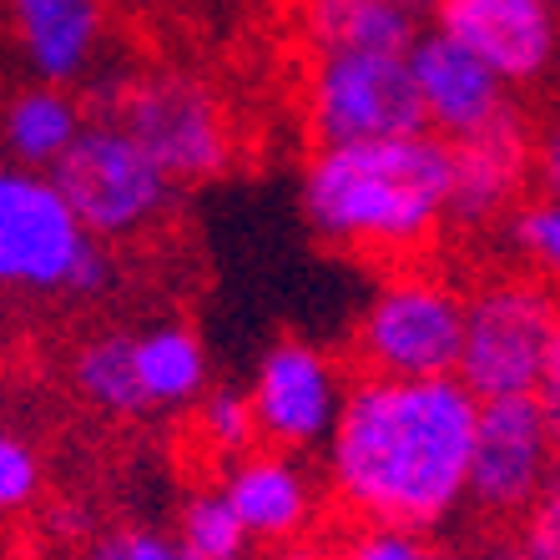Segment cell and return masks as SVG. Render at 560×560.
<instances>
[{
    "label": "cell",
    "mask_w": 560,
    "mask_h": 560,
    "mask_svg": "<svg viewBox=\"0 0 560 560\" xmlns=\"http://www.w3.org/2000/svg\"><path fill=\"white\" fill-rule=\"evenodd\" d=\"M343 560H455L444 546L424 540V530H399V525H369L364 535H353V546Z\"/></svg>",
    "instance_id": "cell-24"
},
{
    "label": "cell",
    "mask_w": 560,
    "mask_h": 560,
    "mask_svg": "<svg viewBox=\"0 0 560 560\" xmlns=\"http://www.w3.org/2000/svg\"><path fill=\"white\" fill-rule=\"evenodd\" d=\"M469 303L434 273H389L374 288L353 353L378 378H450L465 359Z\"/></svg>",
    "instance_id": "cell-4"
},
{
    "label": "cell",
    "mask_w": 560,
    "mask_h": 560,
    "mask_svg": "<svg viewBox=\"0 0 560 560\" xmlns=\"http://www.w3.org/2000/svg\"><path fill=\"white\" fill-rule=\"evenodd\" d=\"M308 127L324 147L430 131L415 61L384 51L318 56L308 77Z\"/></svg>",
    "instance_id": "cell-8"
},
{
    "label": "cell",
    "mask_w": 560,
    "mask_h": 560,
    "mask_svg": "<svg viewBox=\"0 0 560 560\" xmlns=\"http://www.w3.org/2000/svg\"><path fill=\"white\" fill-rule=\"evenodd\" d=\"M510 237H515V253L530 262L535 273L560 283V197L525 202L515 212V222H510Z\"/></svg>",
    "instance_id": "cell-22"
},
{
    "label": "cell",
    "mask_w": 560,
    "mask_h": 560,
    "mask_svg": "<svg viewBox=\"0 0 560 560\" xmlns=\"http://www.w3.org/2000/svg\"><path fill=\"white\" fill-rule=\"evenodd\" d=\"M556 77H560V66H556Z\"/></svg>",
    "instance_id": "cell-32"
},
{
    "label": "cell",
    "mask_w": 560,
    "mask_h": 560,
    "mask_svg": "<svg viewBox=\"0 0 560 560\" xmlns=\"http://www.w3.org/2000/svg\"><path fill=\"white\" fill-rule=\"evenodd\" d=\"M40 455L36 444L21 440V434H0V505H5V515H21V510L36 505L40 495Z\"/></svg>",
    "instance_id": "cell-23"
},
{
    "label": "cell",
    "mask_w": 560,
    "mask_h": 560,
    "mask_svg": "<svg viewBox=\"0 0 560 560\" xmlns=\"http://www.w3.org/2000/svg\"><path fill=\"white\" fill-rule=\"evenodd\" d=\"M535 399L546 405V415H550V430H556V440H560V324H556V343H550L546 378H540V389H535Z\"/></svg>",
    "instance_id": "cell-28"
},
{
    "label": "cell",
    "mask_w": 560,
    "mask_h": 560,
    "mask_svg": "<svg viewBox=\"0 0 560 560\" xmlns=\"http://www.w3.org/2000/svg\"><path fill=\"white\" fill-rule=\"evenodd\" d=\"M0 283L31 299L92 303L117 288V262L51 172L0 177Z\"/></svg>",
    "instance_id": "cell-3"
},
{
    "label": "cell",
    "mask_w": 560,
    "mask_h": 560,
    "mask_svg": "<svg viewBox=\"0 0 560 560\" xmlns=\"http://www.w3.org/2000/svg\"><path fill=\"white\" fill-rule=\"evenodd\" d=\"M480 405L459 374L359 378L324 444L334 500L364 525H444L469 500Z\"/></svg>",
    "instance_id": "cell-1"
},
{
    "label": "cell",
    "mask_w": 560,
    "mask_h": 560,
    "mask_svg": "<svg viewBox=\"0 0 560 560\" xmlns=\"http://www.w3.org/2000/svg\"><path fill=\"white\" fill-rule=\"evenodd\" d=\"M535 142L525 137V121L475 137L455 147V192H450V222L455 228H485L521 197L530 177Z\"/></svg>",
    "instance_id": "cell-15"
},
{
    "label": "cell",
    "mask_w": 560,
    "mask_h": 560,
    "mask_svg": "<svg viewBox=\"0 0 560 560\" xmlns=\"http://www.w3.org/2000/svg\"><path fill=\"white\" fill-rule=\"evenodd\" d=\"M409 61H415V81H419V96H424L430 131L444 137L450 147L475 142V137H490V131L521 121V112L510 102V81H500L480 56L465 51L440 26L415 40Z\"/></svg>",
    "instance_id": "cell-12"
},
{
    "label": "cell",
    "mask_w": 560,
    "mask_h": 560,
    "mask_svg": "<svg viewBox=\"0 0 560 560\" xmlns=\"http://www.w3.org/2000/svg\"><path fill=\"white\" fill-rule=\"evenodd\" d=\"M15 56L31 81L77 86L106 40V0H5Z\"/></svg>",
    "instance_id": "cell-13"
},
{
    "label": "cell",
    "mask_w": 560,
    "mask_h": 560,
    "mask_svg": "<svg viewBox=\"0 0 560 560\" xmlns=\"http://www.w3.org/2000/svg\"><path fill=\"white\" fill-rule=\"evenodd\" d=\"M560 475V440L535 394L485 399L475 465H469V505L485 515H530L550 480Z\"/></svg>",
    "instance_id": "cell-9"
},
{
    "label": "cell",
    "mask_w": 560,
    "mask_h": 560,
    "mask_svg": "<svg viewBox=\"0 0 560 560\" xmlns=\"http://www.w3.org/2000/svg\"><path fill=\"white\" fill-rule=\"evenodd\" d=\"M96 102L106 106L102 121L127 127L167 167L172 183H208L233 162V137L218 96L187 71L127 77Z\"/></svg>",
    "instance_id": "cell-6"
},
{
    "label": "cell",
    "mask_w": 560,
    "mask_h": 560,
    "mask_svg": "<svg viewBox=\"0 0 560 560\" xmlns=\"http://www.w3.org/2000/svg\"><path fill=\"white\" fill-rule=\"evenodd\" d=\"M92 127L86 106L77 102L71 86H46V81H26L21 92L5 102V152L15 167L51 172L77 137Z\"/></svg>",
    "instance_id": "cell-17"
},
{
    "label": "cell",
    "mask_w": 560,
    "mask_h": 560,
    "mask_svg": "<svg viewBox=\"0 0 560 560\" xmlns=\"http://www.w3.org/2000/svg\"><path fill=\"white\" fill-rule=\"evenodd\" d=\"M455 147L415 131L384 142L318 147L303 167V218L324 243L374 258L419 253L450 222Z\"/></svg>",
    "instance_id": "cell-2"
},
{
    "label": "cell",
    "mask_w": 560,
    "mask_h": 560,
    "mask_svg": "<svg viewBox=\"0 0 560 560\" xmlns=\"http://www.w3.org/2000/svg\"><path fill=\"white\" fill-rule=\"evenodd\" d=\"M197 440L208 444L212 455L228 459V465L243 459V455H253V440H262L253 394L228 389V384L202 394V405H197Z\"/></svg>",
    "instance_id": "cell-21"
},
{
    "label": "cell",
    "mask_w": 560,
    "mask_h": 560,
    "mask_svg": "<svg viewBox=\"0 0 560 560\" xmlns=\"http://www.w3.org/2000/svg\"><path fill=\"white\" fill-rule=\"evenodd\" d=\"M349 389L353 384H343L339 364L318 343L278 339L258 359V374L248 389L268 450L308 455V450L328 444L339 430L343 405H349Z\"/></svg>",
    "instance_id": "cell-10"
},
{
    "label": "cell",
    "mask_w": 560,
    "mask_h": 560,
    "mask_svg": "<svg viewBox=\"0 0 560 560\" xmlns=\"http://www.w3.org/2000/svg\"><path fill=\"white\" fill-rule=\"evenodd\" d=\"M521 546L530 550V560H560V475L550 480V490L540 495V505L525 515Z\"/></svg>",
    "instance_id": "cell-26"
},
{
    "label": "cell",
    "mask_w": 560,
    "mask_h": 560,
    "mask_svg": "<svg viewBox=\"0 0 560 560\" xmlns=\"http://www.w3.org/2000/svg\"><path fill=\"white\" fill-rule=\"evenodd\" d=\"M560 299L540 278H500L469 299L465 359L459 378L480 399L535 394L546 378V359L556 343Z\"/></svg>",
    "instance_id": "cell-7"
},
{
    "label": "cell",
    "mask_w": 560,
    "mask_h": 560,
    "mask_svg": "<svg viewBox=\"0 0 560 560\" xmlns=\"http://www.w3.org/2000/svg\"><path fill=\"white\" fill-rule=\"evenodd\" d=\"M86 560H187L183 540L162 530H147V525H127V530H106Z\"/></svg>",
    "instance_id": "cell-25"
},
{
    "label": "cell",
    "mask_w": 560,
    "mask_h": 560,
    "mask_svg": "<svg viewBox=\"0 0 560 560\" xmlns=\"http://www.w3.org/2000/svg\"><path fill=\"white\" fill-rule=\"evenodd\" d=\"M434 26L510 86H535L560 66L556 0H440Z\"/></svg>",
    "instance_id": "cell-11"
},
{
    "label": "cell",
    "mask_w": 560,
    "mask_h": 560,
    "mask_svg": "<svg viewBox=\"0 0 560 560\" xmlns=\"http://www.w3.org/2000/svg\"><path fill=\"white\" fill-rule=\"evenodd\" d=\"M262 560H328L324 550H308V546H273Z\"/></svg>",
    "instance_id": "cell-29"
},
{
    "label": "cell",
    "mask_w": 560,
    "mask_h": 560,
    "mask_svg": "<svg viewBox=\"0 0 560 560\" xmlns=\"http://www.w3.org/2000/svg\"><path fill=\"white\" fill-rule=\"evenodd\" d=\"M177 540H183L187 560H248L258 546L222 490H202L187 500L177 515Z\"/></svg>",
    "instance_id": "cell-20"
},
{
    "label": "cell",
    "mask_w": 560,
    "mask_h": 560,
    "mask_svg": "<svg viewBox=\"0 0 560 560\" xmlns=\"http://www.w3.org/2000/svg\"><path fill=\"white\" fill-rule=\"evenodd\" d=\"M299 31L313 56H349V51H384L409 56L419 31V11L399 0H303Z\"/></svg>",
    "instance_id": "cell-16"
},
{
    "label": "cell",
    "mask_w": 560,
    "mask_h": 560,
    "mask_svg": "<svg viewBox=\"0 0 560 560\" xmlns=\"http://www.w3.org/2000/svg\"><path fill=\"white\" fill-rule=\"evenodd\" d=\"M137 374L152 409H197L208 394V349L187 324H156L137 334Z\"/></svg>",
    "instance_id": "cell-18"
},
{
    "label": "cell",
    "mask_w": 560,
    "mask_h": 560,
    "mask_svg": "<svg viewBox=\"0 0 560 560\" xmlns=\"http://www.w3.org/2000/svg\"><path fill=\"white\" fill-rule=\"evenodd\" d=\"M485 560H530V550L525 546H500V550H490Z\"/></svg>",
    "instance_id": "cell-30"
},
{
    "label": "cell",
    "mask_w": 560,
    "mask_h": 560,
    "mask_svg": "<svg viewBox=\"0 0 560 560\" xmlns=\"http://www.w3.org/2000/svg\"><path fill=\"white\" fill-rule=\"evenodd\" d=\"M556 5H560V0H556Z\"/></svg>",
    "instance_id": "cell-33"
},
{
    "label": "cell",
    "mask_w": 560,
    "mask_h": 560,
    "mask_svg": "<svg viewBox=\"0 0 560 560\" xmlns=\"http://www.w3.org/2000/svg\"><path fill=\"white\" fill-rule=\"evenodd\" d=\"M399 5H409V11H440V0H399Z\"/></svg>",
    "instance_id": "cell-31"
},
{
    "label": "cell",
    "mask_w": 560,
    "mask_h": 560,
    "mask_svg": "<svg viewBox=\"0 0 560 560\" xmlns=\"http://www.w3.org/2000/svg\"><path fill=\"white\" fill-rule=\"evenodd\" d=\"M51 177L102 243L152 233L177 192L167 167L117 121H92L51 167Z\"/></svg>",
    "instance_id": "cell-5"
},
{
    "label": "cell",
    "mask_w": 560,
    "mask_h": 560,
    "mask_svg": "<svg viewBox=\"0 0 560 560\" xmlns=\"http://www.w3.org/2000/svg\"><path fill=\"white\" fill-rule=\"evenodd\" d=\"M530 183L540 187V197H560V121H550V127L535 137Z\"/></svg>",
    "instance_id": "cell-27"
},
{
    "label": "cell",
    "mask_w": 560,
    "mask_h": 560,
    "mask_svg": "<svg viewBox=\"0 0 560 560\" xmlns=\"http://www.w3.org/2000/svg\"><path fill=\"white\" fill-rule=\"evenodd\" d=\"M222 495L233 500L258 546H293L313 521V480L288 450H253L222 469Z\"/></svg>",
    "instance_id": "cell-14"
},
{
    "label": "cell",
    "mask_w": 560,
    "mask_h": 560,
    "mask_svg": "<svg viewBox=\"0 0 560 560\" xmlns=\"http://www.w3.org/2000/svg\"><path fill=\"white\" fill-rule=\"evenodd\" d=\"M77 389L92 399L96 409L117 419H137L152 415L137 374V339L131 334H96L77 349Z\"/></svg>",
    "instance_id": "cell-19"
}]
</instances>
